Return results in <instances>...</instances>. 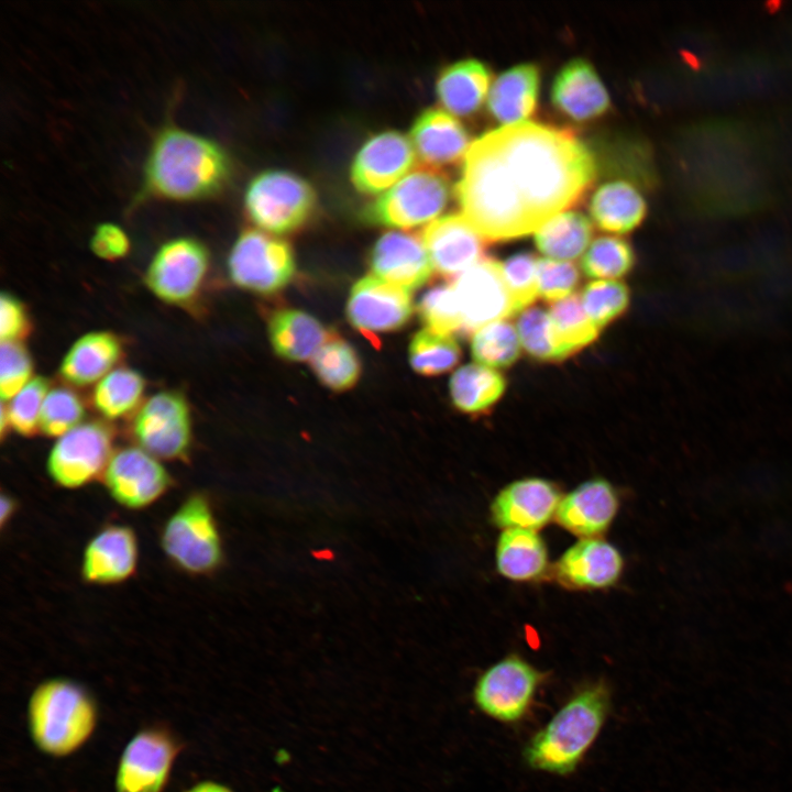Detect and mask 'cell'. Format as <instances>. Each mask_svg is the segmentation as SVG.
Segmentation results:
<instances>
[{
    "instance_id": "cell-1",
    "label": "cell",
    "mask_w": 792,
    "mask_h": 792,
    "mask_svg": "<svg viewBox=\"0 0 792 792\" xmlns=\"http://www.w3.org/2000/svg\"><path fill=\"white\" fill-rule=\"evenodd\" d=\"M596 172L593 153L571 131L526 121L472 142L454 191L477 233L502 241L536 232L573 206Z\"/></svg>"
},
{
    "instance_id": "cell-2",
    "label": "cell",
    "mask_w": 792,
    "mask_h": 792,
    "mask_svg": "<svg viewBox=\"0 0 792 792\" xmlns=\"http://www.w3.org/2000/svg\"><path fill=\"white\" fill-rule=\"evenodd\" d=\"M230 175L227 153L196 133L165 128L155 138L144 168V187L158 198L193 201L219 193Z\"/></svg>"
},
{
    "instance_id": "cell-3",
    "label": "cell",
    "mask_w": 792,
    "mask_h": 792,
    "mask_svg": "<svg viewBox=\"0 0 792 792\" xmlns=\"http://www.w3.org/2000/svg\"><path fill=\"white\" fill-rule=\"evenodd\" d=\"M610 705L606 682L580 686L528 740L522 752L527 766L556 776L573 773L602 732Z\"/></svg>"
},
{
    "instance_id": "cell-4",
    "label": "cell",
    "mask_w": 792,
    "mask_h": 792,
    "mask_svg": "<svg viewBox=\"0 0 792 792\" xmlns=\"http://www.w3.org/2000/svg\"><path fill=\"white\" fill-rule=\"evenodd\" d=\"M28 722L34 744L43 752L62 757L77 750L92 734L97 708L92 697L68 679H50L33 691Z\"/></svg>"
},
{
    "instance_id": "cell-5",
    "label": "cell",
    "mask_w": 792,
    "mask_h": 792,
    "mask_svg": "<svg viewBox=\"0 0 792 792\" xmlns=\"http://www.w3.org/2000/svg\"><path fill=\"white\" fill-rule=\"evenodd\" d=\"M161 547L179 570L204 575L221 563V536L208 498L189 495L167 518L161 531Z\"/></svg>"
},
{
    "instance_id": "cell-6",
    "label": "cell",
    "mask_w": 792,
    "mask_h": 792,
    "mask_svg": "<svg viewBox=\"0 0 792 792\" xmlns=\"http://www.w3.org/2000/svg\"><path fill=\"white\" fill-rule=\"evenodd\" d=\"M546 674L518 654L488 667L473 689L475 706L503 724H519L530 714Z\"/></svg>"
},
{
    "instance_id": "cell-7",
    "label": "cell",
    "mask_w": 792,
    "mask_h": 792,
    "mask_svg": "<svg viewBox=\"0 0 792 792\" xmlns=\"http://www.w3.org/2000/svg\"><path fill=\"white\" fill-rule=\"evenodd\" d=\"M449 198L447 176L436 168L422 167L402 178L363 213L371 223L413 228L433 220L446 208Z\"/></svg>"
},
{
    "instance_id": "cell-8",
    "label": "cell",
    "mask_w": 792,
    "mask_h": 792,
    "mask_svg": "<svg viewBox=\"0 0 792 792\" xmlns=\"http://www.w3.org/2000/svg\"><path fill=\"white\" fill-rule=\"evenodd\" d=\"M248 217L261 229L287 233L302 226L315 210L316 193L301 177L284 170L257 175L244 199Z\"/></svg>"
},
{
    "instance_id": "cell-9",
    "label": "cell",
    "mask_w": 792,
    "mask_h": 792,
    "mask_svg": "<svg viewBox=\"0 0 792 792\" xmlns=\"http://www.w3.org/2000/svg\"><path fill=\"white\" fill-rule=\"evenodd\" d=\"M132 436L138 447L160 460H185L193 442V420L186 398L174 391L150 396L134 413Z\"/></svg>"
},
{
    "instance_id": "cell-10",
    "label": "cell",
    "mask_w": 792,
    "mask_h": 792,
    "mask_svg": "<svg viewBox=\"0 0 792 792\" xmlns=\"http://www.w3.org/2000/svg\"><path fill=\"white\" fill-rule=\"evenodd\" d=\"M113 452L110 429L102 422L82 421L56 438L46 459V471L56 485L80 488L102 477Z\"/></svg>"
},
{
    "instance_id": "cell-11",
    "label": "cell",
    "mask_w": 792,
    "mask_h": 792,
    "mask_svg": "<svg viewBox=\"0 0 792 792\" xmlns=\"http://www.w3.org/2000/svg\"><path fill=\"white\" fill-rule=\"evenodd\" d=\"M228 272L242 289L273 294L290 282L295 258L287 242L256 229L245 230L230 251Z\"/></svg>"
},
{
    "instance_id": "cell-12",
    "label": "cell",
    "mask_w": 792,
    "mask_h": 792,
    "mask_svg": "<svg viewBox=\"0 0 792 792\" xmlns=\"http://www.w3.org/2000/svg\"><path fill=\"white\" fill-rule=\"evenodd\" d=\"M207 248L193 238H175L162 244L145 272V284L160 300L185 305L200 292L209 270Z\"/></svg>"
},
{
    "instance_id": "cell-13",
    "label": "cell",
    "mask_w": 792,
    "mask_h": 792,
    "mask_svg": "<svg viewBox=\"0 0 792 792\" xmlns=\"http://www.w3.org/2000/svg\"><path fill=\"white\" fill-rule=\"evenodd\" d=\"M102 481L116 503L134 510L157 502L172 485L162 460L138 446L114 450Z\"/></svg>"
},
{
    "instance_id": "cell-14",
    "label": "cell",
    "mask_w": 792,
    "mask_h": 792,
    "mask_svg": "<svg viewBox=\"0 0 792 792\" xmlns=\"http://www.w3.org/2000/svg\"><path fill=\"white\" fill-rule=\"evenodd\" d=\"M177 749L175 740L166 732H139L121 756L116 776V791L162 792Z\"/></svg>"
},
{
    "instance_id": "cell-15",
    "label": "cell",
    "mask_w": 792,
    "mask_h": 792,
    "mask_svg": "<svg viewBox=\"0 0 792 792\" xmlns=\"http://www.w3.org/2000/svg\"><path fill=\"white\" fill-rule=\"evenodd\" d=\"M453 287L460 302L464 331H476L515 314L502 263L481 260L460 274Z\"/></svg>"
},
{
    "instance_id": "cell-16",
    "label": "cell",
    "mask_w": 792,
    "mask_h": 792,
    "mask_svg": "<svg viewBox=\"0 0 792 792\" xmlns=\"http://www.w3.org/2000/svg\"><path fill=\"white\" fill-rule=\"evenodd\" d=\"M410 292L381 278L366 276L350 293L346 316L363 333L391 332L402 328L413 314Z\"/></svg>"
},
{
    "instance_id": "cell-17",
    "label": "cell",
    "mask_w": 792,
    "mask_h": 792,
    "mask_svg": "<svg viewBox=\"0 0 792 792\" xmlns=\"http://www.w3.org/2000/svg\"><path fill=\"white\" fill-rule=\"evenodd\" d=\"M409 139L386 131L371 136L356 153L351 167L354 187L363 194H378L405 177L416 162Z\"/></svg>"
},
{
    "instance_id": "cell-18",
    "label": "cell",
    "mask_w": 792,
    "mask_h": 792,
    "mask_svg": "<svg viewBox=\"0 0 792 792\" xmlns=\"http://www.w3.org/2000/svg\"><path fill=\"white\" fill-rule=\"evenodd\" d=\"M561 501L553 483L528 477L506 485L493 499L491 514L494 524L501 528L528 529L537 531L547 525Z\"/></svg>"
},
{
    "instance_id": "cell-19",
    "label": "cell",
    "mask_w": 792,
    "mask_h": 792,
    "mask_svg": "<svg viewBox=\"0 0 792 792\" xmlns=\"http://www.w3.org/2000/svg\"><path fill=\"white\" fill-rule=\"evenodd\" d=\"M139 563V542L134 530L125 525L103 527L86 544L80 572L91 584L113 585L129 580Z\"/></svg>"
},
{
    "instance_id": "cell-20",
    "label": "cell",
    "mask_w": 792,
    "mask_h": 792,
    "mask_svg": "<svg viewBox=\"0 0 792 792\" xmlns=\"http://www.w3.org/2000/svg\"><path fill=\"white\" fill-rule=\"evenodd\" d=\"M421 239L432 267L444 276H459L481 261L483 238L463 215L433 220L426 226Z\"/></svg>"
},
{
    "instance_id": "cell-21",
    "label": "cell",
    "mask_w": 792,
    "mask_h": 792,
    "mask_svg": "<svg viewBox=\"0 0 792 792\" xmlns=\"http://www.w3.org/2000/svg\"><path fill=\"white\" fill-rule=\"evenodd\" d=\"M370 265L377 278L409 292L422 286L433 268L422 239L398 231L378 239L371 252Z\"/></svg>"
},
{
    "instance_id": "cell-22",
    "label": "cell",
    "mask_w": 792,
    "mask_h": 792,
    "mask_svg": "<svg viewBox=\"0 0 792 792\" xmlns=\"http://www.w3.org/2000/svg\"><path fill=\"white\" fill-rule=\"evenodd\" d=\"M623 566L622 554L613 544L598 538H583L557 561L556 575L574 588H605L617 582Z\"/></svg>"
},
{
    "instance_id": "cell-23",
    "label": "cell",
    "mask_w": 792,
    "mask_h": 792,
    "mask_svg": "<svg viewBox=\"0 0 792 792\" xmlns=\"http://www.w3.org/2000/svg\"><path fill=\"white\" fill-rule=\"evenodd\" d=\"M617 509L618 498L614 487L605 480L594 479L561 498L556 519L575 536L595 538L609 527Z\"/></svg>"
},
{
    "instance_id": "cell-24",
    "label": "cell",
    "mask_w": 792,
    "mask_h": 792,
    "mask_svg": "<svg viewBox=\"0 0 792 792\" xmlns=\"http://www.w3.org/2000/svg\"><path fill=\"white\" fill-rule=\"evenodd\" d=\"M551 101L561 113L578 122L598 118L610 105L594 67L582 58L570 61L557 74Z\"/></svg>"
},
{
    "instance_id": "cell-25",
    "label": "cell",
    "mask_w": 792,
    "mask_h": 792,
    "mask_svg": "<svg viewBox=\"0 0 792 792\" xmlns=\"http://www.w3.org/2000/svg\"><path fill=\"white\" fill-rule=\"evenodd\" d=\"M410 142L416 155L431 168L464 160L471 145L464 125L448 111L435 108L425 110L416 118Z\"/></svg>"
},
{
    "instance_id": "cell-26",
    "label": "cell",
    "mask_w": 792,
    "mask_h": 792,
    "mask_svg": "<svg viewBox=\"0 0 792 792\" xmlns=\"http://www.w3.org/2000/svg\"><path fill=\"white\" fill-rule=\"evenodd\" d=\"M122 355L120 339L106 330L79 337L62 359L59 374L73 386L97 384L111 372Z\"/></svg>"
},
{
    "instance_id": "cell-27",
    "label": "cell",
    "mask_w": 792,
    "mask_h": 792,
    "mask_svg": "<svg viewBox=\"0 0 792 792\" xmlns=\"http://www.w3.org/2000/svg\"><path fill=\"white\" fill-rule=\"evenodd\" d=\"M540 75L535 64H519L499 74L487 95V110L505 125L526 122L536 110Z\"/></svg>"
},
{
    "instance_id": "cell-28",
    "label": "cell",
    "mask_w": 792,
    "mask_h": 792,
    "mask_svg": "<svg viewBox=\"0 0 792 792\" xmlns=\"http://www.w3.org/2000/svg\"><path fill=\"white\" fill-rule=\"evenodd\" d=\"M491 81L488 67L476 59H464L440 73L436 92L443 108L454 116H471L484 102Z\"/></svg>"
},
{
    "instance_id": "cell-29",
    "label": "cell",
    "mask_w": 792,
    "mask_h": 792,
    "mask_svg": "<svg viewBox=\"0 0 792 792\" xmlns=\"http://www.w3.org/2000/svg\"><path fill=\"white\" fill-rule=\"evenodd\" d=\"M588 211L600 229L626 233L641 223L647 205L639 190L630 183L612 180L596 188L590 199Z\"/></svg>"
},
{
    "instance_id": "cell-30",
    "label": "cell",
    "mask_w": 792,
    "mask_h": 792,
    "mask_svg": "<svg viewBox=\"0 0 792 792\" xmlns=\"http://www.w3.org/2000/svg\"><path fill=\"white\" fill-rule=\"evenodd\" d=\"M268 333L275 352L289 361L311 360L331 337L316 318L296 309L275 312Z\"/></svg>"
},
{
    "instance_id": "cell-31",
    "label": "cell",
    "mask_w": 792,
    "mask_h": 792,
    "mask_svg": "<svg viewBox=\"0 0 792 792\" xmlns=\"http://www.w3.org/2000/svg\"><path fill=\"white\" fill-rule=\"evenodd\" d=\"M498 572L513 581L539 578L548 564L547 547L535 530L512 528L499 535L496 544Z\"/></svg>"
},
{
    "instance_id": "cell-32",
    "label": "cell",
    "mask_w": 792,
    "mask_h": 792,
    "mask_svg": "<svg viewBox=\"0 0 792 792\" xmlns=\"http://www.w3.org/2000/svg\"><path fill=\"white\" fill-rule=\"evenodd\" d=\"M592 224L581 212H560L549 219L535 232L538 250L557 261L579 257L588 245Z\"/></svg>"
},
{
    "instance_id": "cell-33",
    "label": "cell",
    "mask_w": 792,
    "mask_h": 792,
    "mask_svg": "<svg viewBox=\"0 0 792 792\" xmlns=\"http://www.w3.org/2000/svg\"><path fill=\"white\" fill-rule=\"evenodd\" d=\"M145 392L143 375L131 367H116L94 387L92 405L106 419L116 420L136 411Z\"/></svg>"
},
{
    "instance_id": "cell-34",
    "label": "cell",
    "mask_w": 792,
    "mask_h": 792,
    "mask_svg": "<svg viewBox=\"0 0 792 792\" xmlns=\"http://www.w3.org/2000/svg\"><path fill=\"white\" fill-rule=\"evenodd\" d=\"M503 376L491 367L468 364L450 380V395L458 409L479 413L492 406L504 393Z\"/></svg>"
},
{
    "instance_id": "cell-35",
    "label": "cell",
    "mask_w": 792,
    "mask_h": 792,
    "mask_svg": "<svg viewBox=\"0 0 792 792\" xmlns=\"http://www.w3.org/2000/svg\"><path fill=\"white\" fill-rule=\"evenodd\" d=\"M311 367L319 381L333 391L351 388L359 380L360 359L345 341L331 336L311 358Z\"/></svg>"
},
{
    "instance_id": "cell-36",
    "label": "cell",
    "mask_w": 792,
    "mask_h": 792,
    "mask_svg": "<svg viewBox=\"0 0 792 792\" xmlns=\"http://www.w3.org/2000/svg\"><path fill=\"white\" fill-rule=\"evenodd\" d=\"M520 351L517 329L499 320L488 323L472 337L471 352L476 362L487 367H505L516 361Z\"/></svg>"
},
{
    "instance_id": "cell-37",
    "label": "cell",
    "mask_w": 792,
    "mask_h": 792,
    "mask_svg": "<svg viewBox=\"0 0 792 792\" xmlns=\"http://www.w3.org/2000/svg\"><path fill=\"white\" fill-rule=\"evenodd\" d=\"M460 348L452 336L430 329L417 332L409 344V362L413 369L427 376L451 370L460 359Z\"/></svg>"
},
{
    "instance_id": "cell-38",
    "label": "cell",
    "mask_w": 792,
    "mask_h": 792,
    "mask_svg": "<svg viewBox=\"0 0 792 792\" xmlns=\"http://www.w3.org/2000/svg\"><path fill=\"white\" fill-rule=\"evenodd\" d=\"M549 317L558 343L568 354L596 339L598 329L586 315L581 299L571 295L551 305Z\"/></svg>"
},
{
    "instance_id": "cell-39",
    "label": "cell",
    "mask_w": 792,
    "mask_h": 792,
    "mask_svg": "<svg viewBox=\"0 0 792 792\" xmlns=\"http://www.w3.org/2000/svg\"><path fill=\"white\" fill-rule=\"evenodd\" d=\"M634 264L631 246L616 237L596 239L584 253L582 270L594 278H617L625 275Z\"/></svg>"
},
{
    "instance_id": "cell-40",
    "label": "cell",
    "mask_w": 792,
    "mask_h": 792,
    "mask_svg": "<svg viewBox=\"0 0 792 792\" xmlns=\"http://www.w3.org/2000/svg\"><path fill=\"white\" fill-rule=\"evenodd\" d=\"M418 310L427 329L448 336L464 331L463 316L453 285H439L429 289L422 296Z\"/></svg>"
},
{
    "instance_id": "cell-41",
    "label": "cell",
    "mask_w": 792,
    "mask_h": 792,
    "mask_svg": "<svg viewBox=\"0 0 792 792\" xmlns=\"http://www.w3.org/2000/svg\"><path fill=\"white\" fill-rule=\"evenodd\" d=\"M85 406L70 388H50L41 411L40 431L58 438L82 422Z\"/></svg>"
},
{
    "instance_id": "cell-42",
    "label": "cell",
    "mask_w": 792,
    "mask_h": 792,
    "mask_svg": "<svg viewBox=\"0 0 792 792\" xmlns=\"http://www.w3.org/2000/svg\"><path fill=\"white\" fill-rule=\"evenodd\" d=\"M517 332L524 349L539 360H558L568 355L556 339L549 312L540 308L520 314Z\"/></svg>"
},
{
    "instance_id": "cell-43",
    "label": "cell",
    "mask_w": 792,
    "mask_h": 792,
    "mask_svg": "<svg viewBox=\"0 0 792 792\" xmlns=\"http://www.w3.org/2000/svg\"><path fill=\"white\" fill-rule=\"evenodd\" d=\"M50 384L42 376H34L8 405L3 403L9 427L16 433L30 437L40 431V418Z\"/></svg>"
},
{
    "instance_id": "cell-44",
    "label": "cell",
    "mask_w": 792,
    "mask_h": 792,
    "mask_svg": "<svg viewBox=\"0 0 792 792\" xmlns=\"http://www.w3.org/2000/svg\"><path fill=\"white\" fill-rule=\"evenodd\" d=\"M581 301L586 315L600 330L626 309L629 293L619 282L598 279L584 287Z\"/></svg>"
},
{
    "instance_id": "cell-45",
    "label": "cell",
    "mask_w": 792,
    "mask_h": 792,
    "mask_svg": "<svg viewBox=\"0 0 792 792\" xmlns=\"http://www.w3.org/2000/svg\"><path fill=\"white\" fill-rule=\"evenodd\" d=\"M33 377V361L22 342H1L0 395L2 402L10 400Z\"/></svg>"
},
{
    "instance_id": "cell-46",
    "label": "cell",
    "mask_w": 792,
    "mask_h": 792,
    "mask_svg": "<svg viewBox=\"0 0 792 792\" xmlns=\"http://www.w3.org/2000/svg\"><path fill=\"white\" fill-rule=\"evenodd\" d=\"M502 271L517 312L539 295L537 260L528 253L515 254L502 263Z\"/></svg>"
},
{
    "instance_id": "cell-47",
    "label": "cell",
    "mask_w": 792,
    "mask_h": 792,
    "mask_svg": "<svg viewBox=\"0 0 792 792\" xmlns=\"http://www.w3.org/2000/svg\"><path fill=\"white\" fill-rule=\"evenodd\" d=\"M579 278V271L569 262L552 258L537 261L538 292L547 300L556 302L571 296Z\"/></svg>"
},
{
    "instance_id": "cell-48",
    "label": "cell",
    "mask_w": 792,
    "mask_h": 792,
    "mask_svg": "<svg viewBox=\"0 0 792 792\" xmlns=\"http://www.w3.org/2000/svg\"><path fill=\"white\" fill-rule=\"evenodd\" d=\"M130 239L125 231L114 223L99 224L90 239L94 254L107 261L124 257L130 251Z\"/></svg>"
},
{
    "instance_id": "cell-49",
    "label": "cell",
    "mask_w": 792,
    "mask_h": 792,
    "mask_svg": "<svg viewBox=\"0 0 792 792\" xmlns=\"http://www.w3.org/2000/svg\"><path fill=\"white\" fill-rule=\"evenodd\" d=\"M28 329L29 319L23 304L12 294L2 293L0 297L1 342L21 341Z\"/></svg>"
},
{
    "instance_id": "cell-50",
    "label": "cell",
    "mask_w": 792,
    "mask_h": 792,
    "mask_svg": "<svg viewBox=\"0 0 792 792\" xmlns=\"http://www.w3.org/2000/svg\"><path fill=\"white\" fill-rule=\"evenodd\" d=\"M16 510L15 501L4 493L1 495V526L4 527L6 522L11 519L14 512Z\"/></svg>"
},
{
    "instance_id": "cell-51",
    "label": "cell",
    "mask_w": 792,
    "mask_h": 792,
    "mask_svg": "<svg viewBox=\"0 0 792 792\" xmlns=\"http://www.w3.org/2000/svg\"><path fill=\"white\" fill-rule=\"evenodd\" d=\"M186 792H232L227 787L216 782H200Z\"/></svg>"
}]
</instances>
